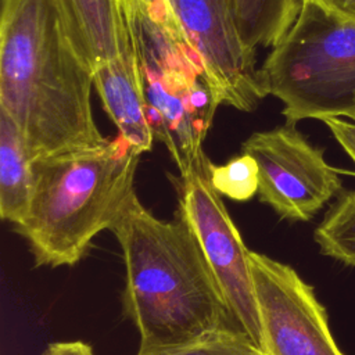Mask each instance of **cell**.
Listing matches in <instances>:
<instances>
[{
  "instance_id": "cell-1",
  "label": "cell",
  "mask_w": 355,
  "mask_h": 355,
  "mask_svg": "<svg viewBox=\"0 0 355 355\" xmlns=\"http://www.w3.org/2000/svg\"><path fill=\"white\" fill-rule=\"evenodd\" d=\"M93 68L73 46L57 0H3L0 110L35 164L107 141L92 107Z\"/></svg>"
},
{
  "instance_id": "cell-2",
  "label": "cell",
  "mask_w": 355,
  "mask_h": 355,
  "mask_svg": "<svg viewBox=\"0 0 355 355\" xmlns=\"http://www.w3.org/2000/svg\"><path fill=\"white\" fill-rule=\"evenodd\" d=\"M110 230L123 257L122 311L139 333L137 352L240 327L196 234L178 212L171 220L159 219L135 191Z\"/></svg>"
},
{
  "instance_id": "cell-3",
  "label": "cell",
  "mask_w": 355,
  "mask_h": 355,
  "mask_svg": "<svg viewBox=\"0 0 355 355\" xmlns=\"http://www.w3.org/2000/svg\"><path fill=\"white\" fill-rule=\"evenodd\" d=\"M139 158L118 135L97 147L33 164L31 207L12 229L26 241L35 266H73L86 255L135 193Z\"/></svg>"
},
{
  "instance_id": "cell-4",
  "label": "cell",
  "mask_w": 355,
  "mask_h": 355,
  "mask_svg": "<svg viewBox=\"0 0 355 355\" xmlns=\"http://www.w3.org/2000/svg\"><path fill=\"white\" fill-rule=\"evenodd\" d=\"M154 140L179 173L204 153L219 103L169 0H121Z\"/></svg>"
},
{
  "instance_id": "cell-5",
  "label": "cell",
  "mask_w": 355,
  "mask_h": 355,
  "mask_svg": "<svg viewBox=\"0 0 355 355\" xmlns=\"http://www.w3.org/2000/svg\"><path fill=\"white\" fill-rule=\"evenodd\" d=\"M259 69L266 94L283 104L286 122L355 119V22L302 0Z\"/></svg>"
},
{
  "instance_id": "cell-6",
  "label": "cell",
  "mask_w": 355,
  "mask_h": 355,
  "mask_svg": "<svg viewBox=\"0 0 355 355\" xmlns=\"http://www.w3.org/2000/svg\"><path fill=\"white\" fill-rule=\"evenodd\" d=\"M178 194V214L196 234L237 324L261 347L262 334L248 254L222 196L209 182L202 153L186 173L169 175Z\"/></svg>"
},
{
  "instance_id": "cell-7",
  "label": "cell",
  "mask_w": 355,
  "mask_h": 355,
  "mask_svg": "<svg viewBox=\"0 0 355 355\" xmlns=\"http://www.w3.org/2000/svg\"><path fill=\"white\" fill-rule=\"evenodd\" d=\"M241 153L258 165V200L282 219L311 220L343 187L323 150L311 144L295 123L254 132L243 141Z\"/></svg>"
},
{
  "instance_id": "cell-8",
  "label": "cell",
  "mask_w": 355,
  "mask_h": 355,
  "mask_svg": "<svg viewBox=\"0 0 355 355\" xmlns=\"http://www.w3.org/2000/svg\"><path fill=\"white\" fill-rule=\"evenodd\" d=\"M262 347L268 355H344L315 290L290 265L250 251Z\"/></svg>"
},
{
  "instance_id": "cell-9",
  "label": "cell",
  "mask_w": 355,
  "mask_h": 355,
  "mask_svg": "<svg viewBox=\"0 0 355 355\" xmlns=\"http://www.w3.org/2000/svg\"><path fill=\"white\" fill-rule=\"evenodd\" d=\"M201 57L219 105L251 112L268 96L257 50L241 36L226 0H169Z\"/></svg>"
},
{
  "instance_id": "cell-10",
  "label": "cell",
  "mask_w": 355,
  "mask_h": 355,
  "mask_svg": "<svg viewBox=\"0 0 355 355\" xmlns=\"http://www.w3.org/2000/svg\"><path fill=\"white\" fill-rule=\"evenodd\" d=\"M94 89L118 135L141 155L150 151L154 135L150 128L133 51L93 68Z\"/></svg>"
},
{
  "instance_id": "cell-11",
  "label": "cell",
  "mask_w": 355,
  "mask_h": 355,
  "mask_svg": "<svg viewBox=\"0 0 355 355\" xmlns=\"http://www.w3.org/2000/svg\"><path fill=\"white\" fill-rule=\"evenodd\" d=\"M57 4L73 46L92 68L133 51L121 0H57Z\"/></svg>"
},
{
  "instance_id": "cell-12",
  "label": "cell",
  "mask_w": 355,
  "mask_h": 355,
  "mask_svg": "<svg viewBox=\"0 0 355 355\" xmlns=\"http://www.w3.org/2000/svg\"><path fill=\"white\" fill-rule=\"evenodd\" d=\"M35 189V171L24 139L0 110V216L12 226L26 216Z\"/></svg>"
},
{
  "instance_id": "cell-13",
  "label": "cell",
  "mask_w": 355,
  "mask_h": 355,
  "mask_svg": "<svg viewBox=\"0 0 355 355\" xmlns=\"http://www.w3.org/2000/svg\"><path fill=\"white\" fill-rule=\"evenodd\" d=\"M236 25L252 49H272L291 26L302 0H226Z\"/></svg>"
},
{
  "instance_id": "cell-14",
  "label": "cell",
  "mask_w": 355,
  "mask_h": 355,
  "mask_svg": "<svg viewBox=\"0 0 355 355\" xmlns=\"http://www.w3.org/2000/svg\"><path fill=\"white\" fill-rule=\"evenodd\" d=\"M320 252L355 266V191L338 196L313 232Z\"/></svg>"
},
{
  "instance_id": "cell-15",
  "label": "cell",
  "mask_w": 355,
  "mask_h": 355,
  "mask_svg": "<svg viewBox=\"0 0 355 355\" xmlns=\"http://www.w3.org/2000/svg\"><path fill=\"white\" fill-rule=\"evenodd\" d=\"M136 355H268L243 329L222 327L194 340Z\"/></svg>"
},
{
  "instance_id": "cell-16",
  "label": "cell",
  "mask_w": 355,
  "mask_h": 355,
  "mask_svg": "<svg viewBox=\"0 0 355 355\" xmlns=\"http://www.w3.org/2000/svg\"><path fill=\"white\" fill-rule=\"evenodd\" d=\"M209 182L222 197L247 201L258 193V165L245 153L230 158L223 165L209 161Z\"/></svg>"
},
{
  "instance_id": "cell-17",
  "label": "cell",
  "mask_w": 355,
  "mask_h": 355,
  "mask_svg": "<svg viewBox=\"0 0 355 355\" xmlns=\"http://www.w3.org/2000/svg\"><path fill=\"white\" fill-rule=\"evenodd\" d=\"M331 132L337 143L355 164V119L326 118L322 121Z\"/></svg>"
},
{
  "instance_id": "cell-18",
  "label": "cell",
  "mask_w": 355,
  "mask_h": 355,
  "mask_svg": "<svg viewBox=\"0 0 355 355\" xmlns=\"http://www.w3.org/2000/svg\"><path fill=\"white\" fill-rule=\"evenodd\" d=\"M42 355H96L93 347L82 340L54 341L47 344Z\"/></svg>"
},
{
  "instance_id": "cell-19",
  "label": "cell",
  "mask_w": 355,
  "mask_h": 355,
  "mask_svg": "<svg viewBox=\"0 0 355 355\" xmlns=\"http://www.w3.org/2000/svg\"><path fill=\"white\" fill-rule=\"evenodd\" d=\"M324 8L326 11L345 19L355 22V0H311Z\"/></svg>"
}]
</instances>
